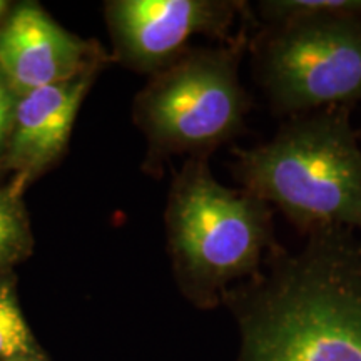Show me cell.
Returning <instances> with one entry per match:
<instances>
[{"label":"cell","instance_id":"6","mask_svg":"<svg viewBox=\"0 0 361 361\" xmlns=\"http://www.w3.org/2000/svg\"><path fill=\"white\" fill-rule=\"evenodd\" d=\"M246 2L211 0H123L111 8L126 57L142 69H168L196 34L224 37Z\"/></svg>","mask_w":361,"mask_h":361},{"label":"cell","instance_id":"15","mask_svg":"<svg viewBox=\"0 0 361 361\" xmlns=\"http://www.w3.org/2000/svg\"><path fill=\"white\" fill-rule=\"evenodd\" d=\"M358 133H360V130H358ZM360 135H361V133H360Z\"/></svg>","mask_w":361,"mask_h":361},{"label":"cell","instance_id":"8","mask_svg":"<svg viewBox=\"0 0 361 361\" xmlns=\"http://www.w3.org/2000/svg\"><path fill=\"white\" fill-rule=\"evenodd\" d=\"M89 80L75 78L27 92L17 101L8 161L22 178L37 173L61 154Z\"/></svg>","mask_w":361,"mask_h":361},{"label":"cell","instance_id":"2","mask_svg":"<svg viewBox=\"0 0 361 361\" xmlns=\"http://www.w3.org/2000/svg\"><path fill=\"white\" fill-rule=\"evenodd\" d=\"M350 107L284 119L268 142L234 149L243 189L281 211L303 236L361 233V147Z\"/></svg>","mask_w":361,"mask_h":361},{"label":"cell","instance_id":"13","mask_svg":"<svg viewBox=\"0 0 361 361\" xmlns=\"http://www.w3.org/2000/svg\"><path fill=\"white\" fill-rule=\"evenodd\" d=\"M8 361H44V360L40 358L37 353H32V355L19 356V358H13V360H8Z\"/></svg>","mask_w":361,"mask_h":361},{"label":"cell","instance_id":"10","mask_svg":"<svg viewBox=\"0 0 361 361\" xmlns=\"http://www.w3.org/2000/svg\"><path fill=\"white\" fill-rule=\"evenodd\" d=\"M35 353L34 340L12 288L0 284V360L8 361Z\"/></svg>","mask_w":361,"mask_h":361},{"label":"cell","instance_id":"1","mask_svg":"<svg viewBox=\"0 0 361 361\" xmlns=\"http://www.w3.org/2000/svg\"><path fill=\"white\" fill-rule=\"evenodd\" d=\"M236 314L238 361H361V239L348 229L283 246L224 298Z\"/></svg>","mask_w":361,"mask_h":361},{"label":"cell","instance_id":"11","mask_svg":"<svg viewBox=\"0 0 361 361\" xmlns=\"http://www.w3.org/2000/svg\"><path fill=\"white\" fill-rule=\"evenodd\" d=\"M24 241V221L12 192H0V266L19 251Z\"/></svg>","mask_w":361,"mask_h":361},{"label":"cell","instance_id":"12","mask_svg":"<svg viewBox=\"0 0 361 361\" xmlns=\"http://www.w3.org/2000/svg\"><path fill=\"white\" fill-rule=\"evenodd\" d=\"M17 99L16 92L8 87V84L0 78V152L8 146V139L12 134L13 116H16Z\"/></svg>","mask_w":361,"mask_h":361},{"label":"cell","instance_id":"4","mask_svg":"<svg viewBox=\"0 0 361 361\" xmlns=\"http://www.w3.org/2000/svg\"><path fill=\"white\" fill-rule=\"evenodd\" d=\"M250 49L274 116L351 109L361 101V20L311 17L261 25Z\"/></svg>","mask_w":361,"mask_h":361},{"label":"cell","instance_id":"14","mask_svg":"<svg viewBox=\"0 0 361 361\" xmlns=\"http://www.w3.org/2000/svg\"><path fill=\"white\" fill-rule=\"evenodd\" d=\"M6 7H7V4H6V2H2V0H0V16H2L4 11H6Z\"/></svg>","mask_w":361,"mask_h":361},{"label":"cell","instance_id":"7","mask_svg":"<svg viewBox=\"0 0 361 361\" xmlns=\"http://www.w3.org/2000/svg\"><path fill=\"white\" fill-rule=\"evenodd\" d=\"M84 45L37 7L22 6L0 29V78L24 96L78 78Z\"/></svg>","mask_w":361,"mask_h":361},{"label":"cell","instance_id":"9","mask_svg":"<svg viewBox=\"0 0 361 361\" xmlns=\"http://www.w3.org/2000/svg\"><path fill=\"white\" fill-rule=\"evenodd\" d=\"M255 8L259 25H278L311 17L361 20V0H261Z\"/></svg>","mask_w":361,"mask_h":361},{"label":"cell","instance_id":"5","mask_svg":"<svg viewBox=\"0 0 361 361\" xmlns=\"http://www.w3.org/2000/svg\"><path fill=\"white\" fill-rule=\"evenodd\" d=\"M246 27L228 47L186 54L139 97V119L157 154L207 151L245 129L251 99L239 80Z\"/></svg>","mask_w":361,"mask_h":361},{"label":"cell","instance_id":"3","mask_svg":"<svg viewBox=\"0 0 361 361\" xmlns=\"http://www.w3.org/2000/svg\"><path fill=\"white\" fill-rule=\"evenodd\" d=\"M274 209L246 189H229L201 157L174 180L168 206L169 246L188 293L201 303L228 296L263 271L276 250Z\"/></svg>","mask_w":361,"mask_h":361}]
</instances>
